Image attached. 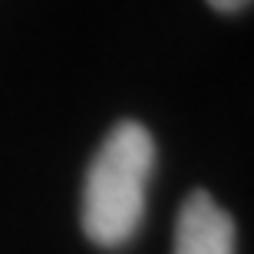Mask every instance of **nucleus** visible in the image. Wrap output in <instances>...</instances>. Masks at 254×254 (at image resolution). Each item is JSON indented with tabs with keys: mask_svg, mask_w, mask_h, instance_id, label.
Returning <instances> with one entry per match:
<instances>
[{
	"mask_svg": "<svg viewBox=\"0 0 254 254\" xmlns=\"http://www.w3.org/2000/svg\"><path fill=\"white\" fill-rule=\"evenodd\" d=\"M251 0H208V7L221 10V13H235V10H245Z\"/></svg>",
	"mask_w": 254,
	"mask_h": 254,
	"instance_id": "nucleus-3",
	"label": "nucleus"
},
{
	"mask_svg": "<svg viewBox=\"0 0 254 254\" xmlns=\"http://www.w3.org/2000/svg\"><path fill=\"white\" fill-rule=\"evenodd\" d=\"M175 254H235V221L208 191H191L179 211Z\"/></svg>",
	"mask_w": 254,
	"mask_h": 254,
	"instance_id": "nucleus-2",
	"label": "nucleus"
},
{
	"mask_svg": "<svg viewBox=\"0 0 254 254\" xmlns=\"http://www.w3.org/2000/svg\"><path fill=\"white\" fill-rule=\"evenodd\" d=\"M152 165L155 142L142 123L126 119L109 129L83 185V231L93 245L119 248L139 231Z\"/></svg>",
	"mask_w": 254,
	"mask_h": 254,
	"instance_id": "nucleus-1",
	"label": "nucleus"
}]
</instances>
